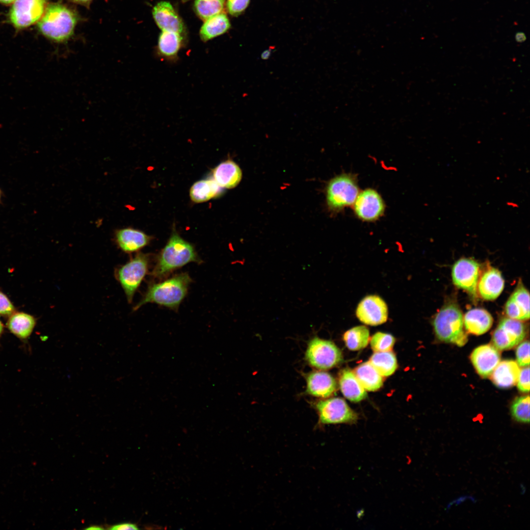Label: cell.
I'll use <instances>...</instances> for the list:
<instances>
[{"mask_svg":"<svg viewBox=\"0 0 530 530\" xmlns=\"http://www.w3.org/2000/svg\"><path fill=\"white\" fill-rule=\"evenodd\" d=\"M274 48V47H270L268 49L264 51L261 55V58L263 60L268 59Z\"/></svg>","mask_w":530,"mask_h":530,"instance_id":"ab89813d","label":"cell"},{"mask_svg":"<svg viewBox=\"0 0 530 530\" xmlns=\"http://www.w3.org/2000/svg\"></svg>","mask_w":530,"mask_h":530,"instance_id":"7dc6e473","label":"cell"},{"mask_svg":"<svg viewBox=\"0 0 530 530\" xmlns=\"http://www.w3.org/2000/svg\"><path fill=\"white\" fill-rule=\"evenodd\" d=\"M526 334V327L521 321L504 318L500 320L494 331L492 341L498 350H507L522 342Z\"/></svg>","mask_w":530,"mask_h":530,"instance_id":"9c48e42d","label":"cell"},{"mask_svg":"<svg viewBox=\"0 0 530 530\" xmlns=\"http://www.w3.org/2000/svg\"><path fill=\"white\" fill-rule=\"evenodd\" d=\"M15 0H0V2L4 3H10L13 2Z\"/></svg>","mask_w":530,"mask_h":530,"instance_id":"7bdbcfd3","label":"cell"},{"mask_svg":"<svg viewBox=\"0 0 530 530\" xmlns=\"http://www.w3.org/2000/svg\"><path fill=\"white\" fill-rule=\"evenodd\" d=\"M520 371L519 366L513 360L500 362L491 375L492 382L499 388H511L517 383Z\"/></svg>","mask_w":530,"mask_h":530,"instance_id":"44dd1931","label":"cell"},{"mask_svg":"<svg viewBox=\"0 0 530 530\" xmlns=\"http://www.w3.org/2000/svg\"><path fill=\"white\" fill-rule=\"evenodd\" d=\"M369 362L382 376L392 375L398 367L396 355L391 351L375 352Z\"/></svg>","mask_w":530,"mask_h":530,"instance_id":"f1b7e54d","label":"cell"},{"mask_svg":"<svg viewBox=\"0 0 530 530\" xmlns=\"http://www.w3.org/2000/svg\"><path fill=\"white\" fill-rule=\"evenodd\" d=\"M113 237L118 248L128 254L140 251L148 245L153 238L144 232L131 227L115 230Z\"/></svg>","mask_w":530,"mask_h":530,"instance_id":"5bb4252c","label":"cell"},{"mask_svg":"<svg viewBox=\"0 0 530 530\" xmlns=\"http://www.w3.org/2000/svg\"><path fill=\"white\" fill-rule=\"evenodd\" d=\"M507 204H508V205L510 206H513V207H516V206H517V205H516V204H515V203H511V202H509V203H507Z\"/></svg>","mask_w":530,"mask_h":530,"instance_id":"f6af8a7d","label":"cell"},{"mask_svg":"<svg viewBox=\"0 0 530 530\" xmlns=\"http://www.w3.org/2000/svg\"><path fill=\"white\" fill-rule=\"evenodd\" d=\"M493 319L490 314L481 308H475L468 311L463 317V323L466 330L470 333L480 335L484 334L491 327Z\"/></svg>","mask_w":530,"mask_h":530,"instance_id":"7402d4cb","label":"cell"},{"mask_svg":"<svg viewBox=\"0 0 530 530\" xmlns=\"http://www.w3.org/2000/svg\"><path fill=\"white\" fill-rule=\"evenodd\" d=\"M86 530H102L103 528L98 526H91L88 528H86Z\"/></svg>","mask_w":530,"mask_h":530,"instance_id":"60d3db41","label":"cell"},{"mask_svg":"<svg viewBox=\"0 0 530 530\" xmlns=\"http://www.w3.org/2000/svg\"><path fill=\"white\" fill-rule=\"evenodd\" d=\"M15 312V308L7 296L0 291V315L10 316Z\"/></svg>","mask_w":530,"mask_h":530,"instance_id":"8d00e7d4","label":"cell"},{"mask_svg":"<svg viewBox=\"0 0 530 530\" xmlns=\"http://www.w3.org/2000/svg\"><path fill=\"white\" fill-rule=\"evenodd\" d=\"M250 0H227L226 7L228 13L232 16H237L241 14L248 6Z\"/></svg>","mask_w":530,"mask_h":530,"instance_id":"e575fe53","label":"cell"},{"mask_svg":"<svg viewBox=\"0 0 530 530\" xmlns=\"http://www.w3.org/2000/svg\"><path fill=\"white\" fill-rule=\"evenodd\" d=\"M226 0H195L194 9L202 20L220 13L223 11Z\"/></svg>","mask_w":530,"mask_h":530,"instance_id":"4dcf8cb0","label":"cell"},{"mask_svg":"<svg viewBox=\"0 0 530 530\" xmlns=\"http://www.w3.org/2000/svg\"><path fill=\"white\" fill-rule=\"evenodd\" d=\"M3 324H2V322H1V321L0 320V336L2 334V333L3 332Z\"/></svg>","mask_w":530,"mask_h":530,"instance_id":"ee69618b","label":"cell"},{"mask_svg":"<svg viewBox=\"0 0 530 530\" xmlns=\"http://www.w3.org/2000/svg\"><path fill=\"white\" fill-rule=\"evenodd\" d=\"M471 360L478 374L483 378L489 377L501 360V354L494 346L487 344L476 347Z\"/></svg>","mask_w":530,"mask_h":530,"instance_id":"9a60e30c","label":"cell"},{"mask_svg":"<svg viewBox=\"0 0 530 530\" xmlns=\"http://www.w3.org/2000/svg\"><path fill=\"white\" fill-rule=\"evenodd\" d=\"M191 282L189 274L184 272L161 282L152 283L140 300L134 306L133 311L137 310L148 303H156L177 311L187 293Z\"/></svg>","mask_w":530,"mask_h":530,"instance_id":"7a4b0ae2","label":"cell"},{"mask_svg":"<svg viewBox=\"0 0 530 530\" xmlns=\"http://www.w3.org/2000/svg\"><path fill=\"white\" fill-rule=\"evenodd\" d=\"M77 17L69 8L60 4L50 5L38 23L40 32L57 43L66 41L72 35Z\"/></svg>","mask_w":530,"mask_h":530,"instance_id":"3957f363","label":"cell"},{"mask_svg":"<svg viewBox=\"0 0 530 530\" xmlns=\"http://www.w3.org/2000/svg\"><path fill=\"white\" fill-rule=\"evenodd\" d=\"M153 18L162 31L181 34L184 30L183 23L171 4L165 1L158 2L153 9Z\"/></svg>","mask_w":530,"mask_h":530,"instance_id":"ac0fdd59","label":"cell"},{"mask_svg":"<svg viewBox=\"0 0 530 530\" xmlns=\"http://www.w3.org/2000/svg\"><path fill=\"white\" fill-rule=\"evenodd\" d=\"M343 340L349 349L359 350L366 347L369 343V330L363 325L354 327L344 333Z\"/></svg>","mask_w":530,"mask_h":530,"instance_id":"f546056e","label":"cell"},{"mask_svg":"<svg viewBox=\"0 0 530 530\" xmlns=\"http://www.w3.org/2000/svg\"><path fill=\"white\" fill-rule=\"evenodd\" d=\"M336 387L335 379L326 372L315 371L307 377V393L313 396L328 398L334 394Z\"/></svg>","mask_w":530,"mask_h":530,"instance_id":"d6986e66","label":"cell"},{"mask_svg":"<svg viewBox=\"0 0 530 530\" xmlns=\"http://www.w3.org/2000/svg\"><path fill=\"white\" fill-rule=\"evenodd\" d=\"M510 412L513 419L524 424L530 423V396H521L516 398L511 404Z\"/></svg>","mask_w":530,"mask_h":530,"instance_id":"1f68e13d","label":"cell"},{"mask_svg":"<svg viewBox=\"0 0 530 530\" xmlns=\"http://www.w3.org/2000/svg\"><path fill=\"white\" fill-rule=\"evenodd\" d=\"M515 39L517 42L522 43L526 40L527 37L523 32L518 31L515 35Z\"/></svg>","mask_w":530,"mask_h":530,"instance_id":"f35d334b","label":"cell"},{"mask_svg":"<svg viewBox=\"0 0 530 530\" xmlns=\"http://www.w3.org/2000/svg\"><path fill=\"white\" fill-rule=\"evenodd\" d=\"M9 18L17 28L28 26L38 21L44 13L46 0H15Z\"/></svg>","mask_w":530,"mask_h":530,"instance_id":"7c38bea8","label":"cell"},{"mask_svg":"<svg viewBox=\"0 0 530 530\" xmlns=\"http://www.w3.org/2000/svg\"><path fill=\"white\" fill-rule=\"evenodd\" d=\"M339 386L343 395L351 401L359 402L367 397L366 390L354 372L349 369H344L341 371L339 376Z\"/></svg>","mask_w":530,"mask_h":530,"instance_id":"603a6c76","label":"cell"},{"mask_svg":"<svg viewBox=\"0 0 530 530\" xmlns=\"http://www.w3.org/2000/svg\"><path fill=\"white\" fill-rule=\"evenodd\" d=\"M354 373L366 390L375 391L383 385L382 376L369 361L356 367Z\"/></svg>","mask_w":530,"mask_h":530,"instance_id":"83f0119b","label":"cell"},{"mask_svg":"<svg viewBox=\"0 0 530 530\" xmlns=\"http://www.w3.org/2000/svg\"><path fill=\"white\" fill-rule=\"evenodd\" d=\"M183 41V38L180 33L162 31L158 39V55L167 61H176L178 58V53L182 47Z\"/></svg>","mask_w":530,"mask_h":530,"instance_id":"cb8c5ba5","label":"cell"},{"mask_svg":"<svg viewBox=\"0 0 530 530\" xmlns=\"http://www.w3.org/2000/svg\"><path fill=\"white\" fill-rule=\"evenodd\" d=\"M479 273L480 267L477 262L471 259L461 258L452 265V280L456 287L476 297Z\"/></svg>","mask_w":530,"mask_h":530,"instance_id":"30bf717a","label":"cell"},{"mask_svg":"<svg viewBox=\"0 0 530 530\" xmlns=\"http://www.w3.org/2000/svg\"><path fill=\"white\" fill-rule=\"evenodd\" d=\"M138 527L135 524L131 523H122L114 525L109 528V530H137Z\"/></svg>","mask_w":530,"mask_h":530,"instance_id":"74e56055","label":"cell"},{"mask_svg":"<svg viewBox=\"0 0 530 530\" xmlns=\"http://www.w3.org/2000/svg\"><path fill=\"white\" fill-rule=\"evenodd\" d=\"M517 363L520 367H527L530 365V343L525 341L520 343L516 350Z\"/></svg>","mask_w":530,"mask_h":530,"instance_id":"836d02e7","label":"cell"},{"mask_svg":"<svg viewBox=\"0 0 530 530\" xmlns=\"http://www.w3.org/2000/svg\"><path fill=\"white\" fill-rule=\"evenodd\" d=\"M150 259V254L138 252L115 269V277L129 303L132 302L136 291L147 274Z\"/></svg>","mask_w":530,"mask_h":530,"instance_id":"5b68a950","label":"cell"},{"mask_svg":"<svg viewBox=\"0 0 530 530\" xmlns=\"http://www.w3.org/2000/svg\"><path fill=\"white\" fill-rule=\"evenodd\" d=\"M359 193L356 178L350 174H342L332 178L326 187L328 209L338 212L354 204Z\"/></svg>","mask_w":530,"mask_h":530,"instance_id":"8992f818","label":"cell"},{"mask_svg":"<svg viewBox=\"0 0 530 530\" xmlns=\"http://www.w3.org/2000/svg\"><path fill=\"white\" fill-rule=\"evenodd\" d=\"M182 0V1H183V2H186V1H187V0Z\"/></svg>","mask_w":530,"mask_h":530,"instance_id":"bcb514c9","label":"cell"},{"mask_svg":"<svg viewBox=\"0 0 530 530\" xmlns=\"http://www.w3.org/2000/svg\"><path fill=\"white\" fill-rule=\"evenodd\" d=\"M202 261L192 244L173 231L167 242L159 254L151 275L160 279L186 265Z\"/></svg>","mask_w":530,"mask_h":530,"instance_id":"6da1fadb","label":"cell"},{"mask_svg":"<svg viewBox=\"0 0 530 530\" xmlns=\"http://www.w3.org/2000/svg\"><path fill=\"white\" fill-rule=\"evenodd\" d=\"M504 286V281L501 272L495 267L488 266L479 276L477 292L483 299L493 300L502 293Z\"/></svg>","mask_w":530,"mask_h":530,"instance_id":"e0dca14e","label":"cell"},{"mask_svg":"<svg viewBox=\"0 0 530 530\" xmlns=\"http://www.w3.org/2000/svg\"><path fill=\"white\" fill-rule=\"evenodd\" d=\"M385 203L378 192L367 188L359 193L354 204L356 215L364 221L371 222L379 219L385 211Z\"/></svg>","mask_w":530,"mask_h":530,"instance_id":"8fae6325","label":"cell"},{"mask_svg":"<svg viewBox=\"0 0 530 530\" xmlns=\"http://www.w3.org/2000/svg\"><path fill=\"white\" fill-rule=\"evenodd\" d=\"M212 177L222 188H233L240 182L242 171L235 162L228 159L221 162L212 170Z\"/></svg>","mask_w":530,"mask_h":530,"instance_id":"ffe728a7","label":"cell"},{"mask_svg":"<svg viewBox=\"0 0 530 530\" xmlns=\"http://www.w3.org/2000/svg\"><path fill=\"white\" fill-rule=\"evenodd\" d=\"M222 192V188L212 178L198 181L193 184L189 190V196L193 202L199 203L218 196Z\"/></svg>","mask_w":530,"mask_h":530,"instance_id":"4316f807","label":"cell"},{"mask_svg":"<svg viewBox=\"0 0 530 530\" xmlns=\"http://www.w3.org/2000/svg\"><path fill=\"white\" fill-rule=\"evenodd\" d=\"M36 320L31 315L24 312H14L9 316L7 323L9 330L17 337L25 340L31 334Z\"/></svg>","mask_w":530,"mask_h":530,"instance_id":"d4e9b609","label":"cell"},{"mask_svg":"<svg viewBox=\"0 0 530 530\" xmlns=\"http://www.w3.org/2000/svg\"><path fill=\"white\" fill-rule=\"evenodd\" d=\"M518 389L524 393H529L530 388V367L527 366L520 370L517 381Z\"/></svg>","mask_w":530,"mask_h":530,"instance_id":"d590c367","label":"cell"},{"mask_svg":"<svg viewBox=\"0 0 530 530\" xmlns=\"http://www.w3.org/2000/svg\"><path fill=\"white\" fill-rule=\"evenodd\" d=\"M306 359L312 366L320 369H331L343 361L341 350L330 341L313 338L309 343Z\"/></svg>","mask_w":530,"mask_h":530,"instance_id":"52a82bcc","label":"cell"},{"mask_svg":"<svg viewBox=\"0 0 530 530\" xmlns=\"http://www.w3.org/2000/svg\"><path fill=\"white\" fill-rule=\"evenodd\" d=\"M231 24L226 14L221 12L205 20L201 27L200 36L204 42L225 33L230 27Z\"/></svg>","mask_w":530,"mask_h":530,"instance_id":"484cf974","label":"cell"},{"mask_svg":"<svg viewBox=\"0 0 530 530\" xmlns=\"http://www.w3.org/2000/svg\"><path fill=\"white\" fill-rule=\"evenodd\" d=\"M76 2L80 3H87L90 1L91 0H73Z\"/></svg>","mask_w":530,"mask_h":530,"instance_id":"b9f144b4","label":"cell"},{"mask_svg":"<svg viewBox=\"0 0 530 530\" xmlns=\"http://www.w3.org/2000/svg\"><path fill=\"white\" fill-rule=\"evenodd\" d=\"M321 425L354 424L358 420L357 414L341 398H335L320 400L316 404Z\"/></svg>","mask_w":530,"mask_h":530,"instance_id":"ba28073f","label":"cell"},{"mask_svg":"<svg viewBox=\"0 0 530 530\" xmlns=\"http://www.w3.org/2000/svg\"><path fill=\"white\" fill-rule=\"evenodd\" d=\"M504 311L507 317L522 321L530 318V294L523 283L518 285L507 300Z\"/></svg>","mask_w":530,"mask_h":530,"instance_id":"2e32d148","label":"cell"},{"mask_svg":"<svg viewBox=\"0 0 530 530\" xmlns=\"http://www.w3.org/2000/svg\"><path fill=\"white\" fill-rule=\"evenodd\" d=\"M433 325L436 336L441 341L459 346L467 342L462 313L454 303H448L440 310L433 319Z\"/></svg>","mask_w":530,"mask_h":530,"instance_id":"277c9868","label":"cell"},{"mask_svg":"<svg viewBox=\"0 0 530 530\" xmlns=\"http://www.w3.org/2000/svg\"><path fill=\"white\" fill-rule=\"evenodd\" d=\"M396 340L391 334L378 332L371 337L370 344L374 352L390 351L395 344Z\"/></svg>","mask_w":530,"mask_h":530,"instance_id":"d6a6232c","label":"cell"},{"mask_svg":"<svg viewBox=\"0 0 530 530\" xmlns=\"http://www.w3.org/2000/svg\"><path fill=\"white\" fill-rule=\"evenodd\" d=\"M356 315L363 323L376 326L387 321L388 307L386 302L379 296L370 295L365 297L359 303Z\"/></svg>","mask_w":530,"mask_h":530,"instance_id":"4fadbf2b","label":"cell"}]
</instances>
